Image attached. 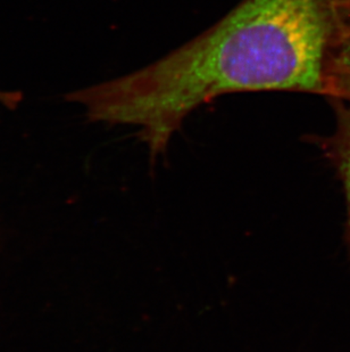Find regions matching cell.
<instances>
[{"instance_id":"obj_1","label":"cell","mask_w":350,"mask_h":352,"mask_svg":"<svg viewBox=\"0 0 350 352\" xmlns=\"http://www.w3.org/2000/svg\"><path fill=\"white\" fill-rule=\"evenodd\" d=\"M337 0H242L154 63L67 100L95 122L138 128L152 164L185 119L218 97L253 91L322 95Z\"/></svg>"},{"instance_id":"obj_2","label":"cell","mask_w":350,"mask_h":352,"mask_svg":"<svg viewBox=\"0 0 350 352\" xmlns=\"http://www.w3.org/2000/svg\"><path fill=\"white\" fill-rule=\"evenodd\" d=\"M322 96L350 104V0H337V21L324 60Z\"/></svg>"},{"instance_id":"obj_3","label":"cell","mask_w":350,"mask_h":352,"mask_svg":"<svg viewBox=\"0 0 350 352\" xmlns=\"http://www.w3.org/2000/svg\"><path fill=\"white\" fill-rule=\"evenodd\" d=\"M336 113V128L331 136L315 138L327 159L337 170L347 202V234L350 246V104L330 100Z\"/></svg>"},{"instance_id":"obj_4","label":"cell","mask_w":350,"mask_h":352,"mask_svg":"<svg viewBox=\"0 0 350 352\" xmlns=\"http://www.w3.org/2000/svg\"><path fill=\"white\" fill-rule=\"evenodd\" d=\"M23 96L19 91H1L0 90V104H3V107L7 109L13 110L17 105L22 102Z\"/></svg>"}]
</instances>
